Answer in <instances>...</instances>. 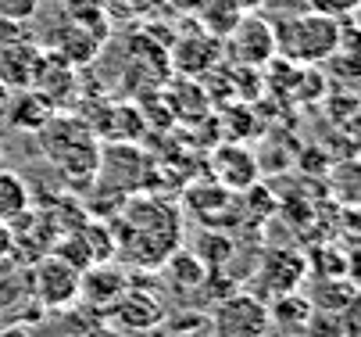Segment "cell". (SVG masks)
I'll return each instance as SVG.
<instances>
[{
    "label": "cell",
    "mask_w": 361,
    "mask_h": 337,
    "mask_svg": "<svg viewBox=\"0 0 361 337\" xmlns=\"http://www.w3.org/2000/svg\"><path fill=\"white\" fill-rule=\"evenodd\" d=\"M208 169H212V179L233 194H243L247 187L257 183V158L254 151L240 148V143H222V148L212 151L208 158Z\"/></svg>",
    "instance_id": "cell-7"
},
{
    "label": "cell",
    "mask_w": 361,
    "mask_h": 337,
    "mask_svg": "<svg viewBox=\"0 0 361 337\" xmlns=\"http://www.w3.org/2000/svg\"><path fill=\"white\" fill-rule=\"evenodd\" d=\"M29 212V187L18 172L0 169V223H18Z\"/></svg>",
    "instance_id": "cell-15"
},
{
    "label": "cell",
    "mask_w": 361,
    "mask_h": 337,
    "mask_svg": "<svg viewBox=\"0 0 361 337\" xmlns=\"http://www.w3.org/2000/svg\"><path fill=\"white\" fill-rule=\"evenodd\" d=\"M32 295L39 309H72L79 302V269L58 259L54 252H47L32 266Z\"/></svg>",
    "instance_id": "cell-4"
},
{
    "label": "cell",
    "mask_w": 361,
    "mask_h": 337,
    "mask_svg": "<svg viewBox=\"0 0 361 337\" xmlns=\"http://www.w3.org/2000/svg\"><path fill=\"white\" fill-rule=\"evenodd\" d=\"M39 140L47 155L58 162V169L65 176H97L100 172V151H97V136L90 126H82L79 119L58 115L47 119L39 126Z\"/></svg>",
    "instance_id": "cell-2"
},
{
    "label": "cell",
    "mask_w": 361,
    "mask_h": 337,
    "mask_svg": "<svg viewBox=\"0 0 361 337\" xmlns=\"http://www.w3.org/2000/svg\"><path fill=\"white\" fill-rule=\"evenodd\" d=\"M193 255H197V262L208 269V273H222L233 262V255H236V240L226 230L204 226L200 237H197V244H193Z\"/></svg>",
    "instance_id": "cell-12"
},
{
    "label": "cell",
    "mask_w": 361,
    "mask_h": 337,
    "mask_svg": "<svg viewBox=\"0 0 361 337\" xmlns=\"http://www.w3.org/2000/svg\"><path fill=\"white\" fill-rule=\"evenodd\" d=\"M226 58L236 69H265L276 58V29L257 11H247L226 36Z\"/></svg>",
    "instance_id": "cell-3"
},
{
    "label": "cell",
    "mask_w": 361,
    "mask_h": 337,
    "mask_svg": "<svg viewBox=\"0 0 361 337\" xmlns=\"http://www.w3.org/2000/svg\"><path fill=\"white\" fill-rule=\"evenodd\" d=\"M276 58L290 65H322L343 51V18L319 11H297L276 25Z\"/></svg>",
    "instance_id": "cell-1"
},
{
    "label": "cell",
    "mask_w": 361,
    "mask_h": 337,
    "mask_svg": "<svg viewBox=\"0 0 361 337\" xmlns=\"http://www.w3.org/2000/svg\"><path fill=\"white\" fill-rule=\"evenodd\" d=\"M204 326H212L208 323V316H200V312H183V316H172L169 323H165V330L169 333H183V330H204Z\"/></svg>",
    "instance_id": "cell-21"
},
{
    "label": "cell",
    "mask_w": 361,
    "mask_h": 337,
    "mask_svg": "<svg viewBox=\"0 0 361 337\" xmlns=\"http://www.w3.org/2000/svg\"><path fill=\"white\" fill-rule=\"evenodd\" d=\"M233 4H236V8L247 15V11H262V8L269 4V0H233Z\"/></svg>",
    "instance_id": "cell-24"
},
{
    "label": "cell",
    "mask_w": 361,
    "mask_h": 337,
    "mask_svg": "<svg viewBox=\"0 0 361 337\" xmlns=\"http://www.w3.org/2000/svg\"><path fill=\"white\" fill-rule=\"evenodd\" d=\"M0 337H32V330H29V323H8L0 330Z\"/></svg>",
    "instance_id": "cell-23"
},
{
    "label": "cell",
    "mask_w": 361,
    "mask_h": 337,
    "mask_svg": "<svg viewBox=\"0 0 361 337\" xmlns=\"http://www.w3.org/2000/svg\"><path fill=\"white\" fill-rule=\"evenodd\" d=\"M357 8V0H307V11H319L329 18H350Z\"/></svg>",
    "instance_id": "cell-20"
},
{
    "label": "cell",
    "mask_w": 361,
    "mask_h": 337,
    "mask_svg": "<svg viewBox=\"0 0 361 337\" xmlns=\"http://www.w3.org/2000/svg\"><path fill=\"white\" fill-rule=\"evenodd\" d=\"M126 287H129V280H126L122 269L97 262V266L79 273V302H90L93 309H108Z\"/></svg>",
    "instance_id": "cell-10"
},
{
    "label": "cell",
    "mask_w": 361,
    "mask_h": 337,
    "mask_svg": "<svg viewBox=\"0 0 361 337\" xmlns=\"http://www.w3.org/2000/svg\"><path fill=\"white\" fill-rule=\"evenodd\" d=\"M354 295L357 291H354V280L350 276H322L315 283V295L307 298V302H312V309H319V312H343L347 305L357 302Z\"/></svg>",
    "instance_id": "cell-14"
},
{
    "label": "cell",
    "mask_w": 361,
    "mask_h": 337,
    "mask_svg": "<svg viewBox=\"0 0 361 337\" xmlns=\"http://www.w3.org/2000/svg\"><path fill=\"white\" fill-rule=\"evenodd\" d=\"M269 316H276V323H286V326H304L307 316H312V302H307L300 291H290V295L276 298V309Z\"/></svg>",
    "instance_id": "cell-18"
},
{
    "label": "cell",
    "mask_w": 361,
    "mask_h": 337,
    "mask_svg": "<svg viewBox=\"0 0 361 337\" xmlns=\"http://www.w3.org/2000/svg\"><path fill=\"white\" fill-rule=\"evenodd\" d=\"M269 305L257 298V295H247V291H233L219 302L215 309V337H265L269 333Z\"/></svg>",
    "instance_id": "cell-5"
},
{
    "label": "cell",
    "mask_w": 361,
    "mask_h": 337,
    "mask_svg": "<svg viewBox=\"0 0 361 337\" xmlns=\"http://www.w3.org/2000/svg\"><path fill=\"white\" fill-rule=\"evenodd\" d=\"M39 11V0H0V22H29Z\"/></svg>",
    "instance_id": "cell-19"
},
{
    "label": "cell",
    "mask_w": 361,
    "mask_h": 337,
    "mask_svg": "<svg viewBox=\"0 0 361 337\" xmlns=\"http://www.w3.org/2000/svg\"><path fill=\"white\" fill-rule=\"evenodd\" d=\"M165 280H169L172 291L190 295V291H200V287H204V280H208V269L197 262L193 252H179V248H176V252L165 259Z\"/></svg>",
    "instance_id": "cell-13"
},
{
    "label": "cell",
    "mask_w": 361,
    "mask_h": 337,
    "mask_svg": "<svg viewBox=\"0 0 361 337\" xmlns=\"http://www.w3.org/2000/svg\"><path fill=\"white\" fill-rule=\"evenodd\" d=\"M4 105H8L11 126H22V129H39L50 119V105L39 97L36 90H22L18 97H8Z\"/></svg>",
    "instance_id": "cell-17"
},
{
    "label": "cell",
    "mask_w": 361,
    "mask_h": 337,
    "mask_svg": "<svg viewBox=\"0 0 361 337\" xmlns=\"http://www.w3.org/2000/svg\"><path fill=\"white\" fill-rule=\"evenodd\" d=\"M39 312L43 309L32 295V269L0 273V323H29Z\"/></svg>",
    "instance_id": "cell-8"
},
{
    "label": "cell",
    "mask_w": 361,
    "mask_h": 337,
    "mask_svg": "<svg viewBox=\"0 0 361 337\" xmlns=\"http://www.w3.org/2000/svg\"><path fill=\"white\" fill-rule=\"evenodd\" d=\"M111 316V323L126 333H147L154 326L165 323V309H161V298L150 295V291H140V287H126V291L104 309Z\"/></svg>",
    "instance_id": "cell-6"
},
{
    "label": "cell",
    "mask_w": 361,
    "mask_h": 337,
    "mask_svg": "<svg viewBox=\"0 0 361 337\" xmlns=\"http://www.w3.org/2000/svg\"><path fill=\"white\" fill-rule=\"evenodd\" d=\"M307 276V259L300 252H290V248H279L265 259L262 273H257V291L262 295H290L304 283Z\"/></svg>",
    "instance_id": "cell-9"
},
{
    "label": "cell",
    "mask_w": 361,
    "mask_h": 337,
    "mask_svg": "<svg viewBox=\"0 0 361 337\" xmlns=\"http://www.w3.org/2000/svg\"><path fill=\"white\" fill-rule=\"evenodd\" d=\"M240 18H243V11L233 4V0H204V8L197 11L200 29L208 36H215V40H226Z\"/></svg>",
    "instance_id": "cell-16"
},
{
    "label": "cell",
    "mask_w": 361,
    "mask_h": 337,
    "mask_svg": "<svg viewBox=\"0 0 361 337\" xmlns=\"http://www.w3.org/2000/svg\"><path fill=\"white\" fill-rule=\"evenodd\" d=\"M193 337H208V333H193Z\"/></svg>",
    "instance_id": "cell-25"
},
{
    "label": "cell",
    "mask_w": 361,
    "mask_h": 337,
    "mask_svg": "<svg viewBox=\"0 0 361 337\" xmlns=\"http://www.w3.org/2000/svg\"><path fill=\"white\" fill-rule=\"evenodd\" d=\"M219 58H222V40L208 36L204 29H197L193 36L176 40V47H172L176 69H179V72H190V76L208 72L212 65H219Z\"/></svg>",
    "instance_id": "cell-11"
},
{
    "label": "cell",
    "mask_w": 361,
    "mask_h": 337,
    "mask_svg": "<svg viewBox=\"0 0 361 337\" xmlns=\"http://www.w3.org/2000/svg\"><path fill=\"white\" fill-rule=\"evenodd\" d=\"M11 252H15V230L11 223H0V266L11 259Z\"/></svg>",
    "instance_id": "cell-22"
}]
</instances>
